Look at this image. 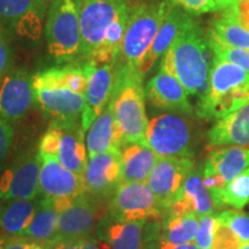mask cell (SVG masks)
Masks as SVG:
<instances>
[{
	"instance_id": "cell-18",
	"label": "cell",
	"mask_w": 249,
	"mask_h": 249,
	"mask_svg": "<svg viewBox=\"0 0 249 249\" xmlns=\"http://www.w3.org/2000/svg\"><path fill=\"white\" fill-rule=\"evenodd\" d=\"M39 158V191L45 197L75 198L87 194L82 176L71 172L52 156L37 152Z\"/></svg>"
},
{
	"instance_id": "cell-10",
	"label": "cell",
	"mask_w": 249,
	"mask_h": 249,
	"mask_svg": "<svg viewBox=\"0 0 249 249\" xmlns=\"http://www.w3.org/2000/svg\"><path fill=\"white\" fill-rule=\"evenodd\" d=\"M38 154L18 156L0 173V201L34 200L39 194Z\"/></svg>"
},
{
	"instance_id": "cell-48",
	"label": "cell",
	"mask_w": 249,
	"mask_h": 249,
	"mask_svg": "<svg viewBox=\"0 0 249 249\" xmlns=\"http://www.w3.org/2000/svg\"><path fill=\"white\" fill-rule=\"evenodd\" d=\"M43 1H44V2H46V4H48V5H51V4H52V2H53V1H55V0H43Z\"/></svg>"
},
{
	"instance_id": "cell-1",
	"label": "cell",
	"mask_w": 249,
	"mask_h": 249,
	"mask_svg": "<svg viewBox=\"0 0 249 249\" xmlns=\"http://www.w3.org/2000/svg\"><path fill=\"white\" fill-rule=\"evenodd\" d=\"M211 52L208 36L194 21L163 55L160 68L176 77L188 95L201 98L209 86Z\"/></svg>"
},
{
	"instance_id": "cell-43",
	"label": "cell",
	"mask_w": 249,
	"mask_h": 249,
	"mask_svg": "<svg viewBox=\"0 0 249 249\" xmlns=\"http://www.w3.org/2000/svg\"><path fill=\"white\" fill-rule=\"evenodd\" d=\"M85 241V240H83ZM83 241L75 242H60V244H54L50 246L49 249H82Z\"/></svg>"
},
{
	"instance_id": "cell-3",
	"label": "cell",
	"mask_w": 249,
	"mask_h": 249,
	"mask_svg": "<svg viewBox=\"0 0 249 249\" xmlns=\"http://www.w3.org/2000/svg\"><path fill=\"white\" fill-rule=\"evenodd\" d=\"M249 103V74L213 58L209 86L198 99L196 114L202 119H220Z\"/></svg>"
},
{
	"instance_id": "cell-24",
	"label": "cell",
	"mask_w": 249,
	"mask_h": 249,
	"mask_svg": "<svg viewBox=\"0 0 249 249\" xmlns=\"http://www.w3.org/2000/svg\"><path fill=\"white\" fill-rule=\"evenodd\" d=\"M207 139L209 145L214 148L249 145V103L218 119L208 132Z\"/></svg>"
},
{
	"instance_id": "cell-9",
	"label": "cell",
	"mask_w": 249,
	"mask_h": 249,
	"mask_svg": "<svg viewBox=\"0 0 249 249\" xmlns=\"http://www.w3.org/2000/svg\"><path fill=\"white\" fill-rule=\"evenodd\" d=\"M145 145L160 157L192 158V128L185 118L165 113L149 121Z\"/></svg>"
},
{
	"instance_id": "cell-28",
	"label": "cell",
	"mask_w": 249,
	"mask_h": 249,
	"mask_svg": "<svg viewBox=\"0 0 249 249\" xmlns=\"http://www.w3.org/2000/svg\"><path fill=\"white\" fill-rule=\"evenodd\" d=\"M58 224L59 211L53 200L50 197H44L43 200H39L35 216L21 236L39 242V244L48 245L57 234Z\"/></svg>"
},
{
	"instance_id": "cell-17",
	"label": "cell",
	"mask_w": 249,
	"mask_h": 249,
	"mask_svg": "<svg viewBox=\"0 0 249 249\" xmlns=\"http://www.w3.org/2000/svg\"><path fill=\"white\" fill-rule=\"evenodd\" d=\"M90 65L88 87L86 91V107L81 121L87 132L93 121L107 108L113 93L118 71L117 61L103 65Z\"/></svg>"
},
{
	"instance_id": "cell-16",
	"label": "cell",
	"mask_w": 249,
	"mask_h": 249,
	"mask_svg": "<svg viewBox=\"0 0 249 249\" xmlns=\"http://www.w3.org/2000/svg\"><path fill=\"white\" fill-rule=\"evenodd\" d=\"M249 167V149L238 145L217 148L208 155L203 182L208 191L219 189Z\"/></svg>"
},
{
	"instance_id": "cell-40",
	"label": "cell",
	"mask_w": 249,
	"mask_h": 249,
	"mask_svg": "<svg viewBox=\"0 0 249 249\" xmlns=\"http://www.w3.org/2000/svg\"><path fill=\"white\" fill-rule=\"evenodd\" d=\"M82 249H112V248L107 241H104L101 238L98 239L88 238L83 241Z\"/></svg>"
},
{
	"instance_id": "cell-47",
	"label": "cell",
	"mask_w": 249,
	"mask_h": 249,
	"mask_svg": "<svg viewBox=\"0 0 249 249\" xmlns=\"http://www.w3.org/2000/svg\"><path fill=\"white\" fill-rule=\"evenodd\" d=\"M240 249H249V242H247V244H245V245H241Z\"/></svg>"
},
{
	"instance_id": "cell-41",
	"label": "cell",
	"mask_w": 249,
	"mask_h": 249,
	"mask_svg": "<svg viewBox=\"0 0 249 249\" xmlns=\"http://www.w3.org/2000/svg\"><path fill=\"white\" fill-rule=\"evenodd\" d=\"M29 239L24 236H12L11 241L6 249H28L29 246Z\"/></svg>"
},
{
	"instance_id": "cell-34",
	"label": "cell",
	"mask_w": 249,
	"mask_h": 249,
	"mask_svg": "<svg viewBox=\"0 0 249 249\" xmlns=\"http://www.w3.org/2000/svg\"><path fill=\"white\" fill-rule=\"evenodd\" d=\"M217 227L216 216L205 214L198 217V231L195 238V244L200 249L213 248L214 231Z\"/></svg>"
},
{
	"instance_id": "cell-31",
	"label": "cell",
	"mask_w": 249,
	"mask_h": 249,
	"mask_svg": "<svg viewBox=\"0 0 249 249\" xmlns=\"http://www.w3.org/2000/svg\"><path fill=\"white\" fill-rule=\"evenodd\" d=\"M198 231V216H167L163 224L161 240L173 245L191 244L195 240Z\"/></svg>"
},
{
	"instance_id": "cell-15",
	"label": "cell",
	"mask_w": 249,
	"mask_h": 249,
	"mask_svg": "<svg viewBox=\"0 0 249 249\" xmlns=\"http://www.w3.org/2000/svg\"><path fill=\"white\" fill-rule=\"evenodd\" d=\"M193 170L194 161L192 158L158 157L147 185L160 200L166 213L171 202L178 195Z\"/></svg>"
},
{
	"instance_id": "cell-2",
	"label": "cell",
	"mask_w": 249,
	"mask_h": 249,
	"mask_svg": "<svg viewBox=\"0 0 249 249\" xmlns=\"http://www.w3.org/2000/svg\"><path fill=\"white\" fill-rule=\"evenodd\" d=\"M143 77L144 75L139 71L118 64L116 85L108 104L124 134L126 144L140 143L145 145L149 120L144 107Z\"/></svg>"
},
{
	"instance_id": "cell-21",
	"label": "cell",
	"mask_w": 249,
	"mask_h": 249,
	"mask_svg": "<svg viewBox=\"0 0 249 249\" xmlns=\"http://www.w3.org/2000/svg\"><path fill=\"white\" fill-rule=\"evenodd\" d=\"M145 97L152 105L163 110L193 114L194 108L188 101L183 86L170 73L160 70L145 86Z\"/></svg>"
},
{
	"instance_id": "cell-4",
	"label": "cell",
	"mask_w": 249,
	"mask_h": 249,
	"mask_svg": "<svg viewBox=\"0 0 249 249\" xmlns=\"http://www.w3.org/2000/svg\"><path fill=\"white\" fill-rule=\"evenodd\" d=\"M174 2L172 0H142L130 5L118 64L139 71Z\"/></svg>"
},
{
	"instance_id": "cell-22",
	"label": "cell",
	"mask_w": 249,
	"mask_h": 249,
	"mask_svg": "<svg viewBox=\"0 0 249 249\" xmlns=\"http://www.w3.org/2000/svg\"><path fill=\"white\" fill-rule=\"evenodd\" d=\"M194 21L191 14L187 13L180 6L174 4L158 30L157 36L140 68V73L145 75L154 67L156 61L163 58V55L166 53L167 50L171 48L174 40L178 38L180 34L191 26Z\"/></svg>"
},
{
	"instance_id": "cell-6",
	"label": "cell",
	"mask_w": 249,
	"mask_h": 249,
	"mask_svg": "<svg viewBox=\"0 0 249 249\" xmlns=\"http://www.w3.org/2000/svg\"><path fill=\"white\" fill-rule=\"evenodd\" d=\"M38 152L57 158L66 169L83 176L88 164V151L81 118L51 120L39 142Z\"/></svg>"
},
{
	"instance_id": "cell-39",
	"label": "cell",
	"mask_w": 249,
	"mask_h": 249,
	"mask_svg": "<svg viewBox=\"0 0 249 249\" xmlns=\"http://www.w3.org/2000/svg\"><path fill=\"white\" fill-rule=\"evenodd\" d=\"M233 15V18L249 30V0H236V2L226 9Z\"/></svg>"
},
{
	"instance_id": "cell-37",
	"label": "cell",
	"mask_w": 249,
	"mask_h": 249,
	"mask_svg": "<svg viewBox=\"0 0 249 249\" xmlns=\"http://www.w3.org/2000/svg\"><path fill=\"white\" fill-rule=\"evenodd\" d=\"M12 58H13V52H12L7 34H6V30L0 27V83L11 71Z\"/></svg>"
},
{
	"instance_id": "cell-26",
	"label": "cell",
	"mask_w": 249,
	"mask_h": 249,
	"mask_svg": "<svg viewBox=\"0 0 249 249\" xmlns=\"http://www.w3.org/2000/svg\"><path fill=\"white\" fill-rule=\"evenodd\" d=\"M158 157L150 148L128 143L121 149V182H147Z\"/></svg>"
},
{
	"instance_id": "cell-13",
	"label": "cell",
	"mask_w": 249,
	"mask_h": 249,
	"mask_svg": "<svg viewBox=\"0 0 249 249\" xmlns=\"http://www.w3.org/2000/svg\"><path fill=\"white\" fill-rule=\"evenodd\" d=\"M33 76L26 70H13L0 83V117L11 124L23 119L36 102Z\"/></svg>"
},
{
	"instance_id": "cell-11",
	"label": "cell",
	"mask_w": 249,
	"mask_h": 249,
	"mask_svg": "<svg viewBox=\"0 0 249 249\" xmlns=\"http://www.w3.org/2000/svg\"><path fill=\"white\" fill-rule=\"evenodd\" d=\"M49 5L43 0H0V27L30 39L42 35Z\"/></svg>"
},
{
	"instance_id": "cell-36",
	"label": "cell",
	"mask_w": 249,
	"mask_h": 249,
	"mask_svg": "<svg viewBox=\"0 0 249 249\" xmlns=\"http://www.w3.org/2000/svg\"><path fill=\"white\" fill-rule=\"evenodd\" d=\"M172 1L185 9L187 13L193 15L219 12V7L214 0H172Z\"/></svg>"
},
{
	"instance_id": "cell-42",
	"label": "cell",
	"mask_w": 249,
	"mask_h": 249,
	"mask_svg": "<svg viewBox=\"0 0 249 249\" xmlns=\"http://www.w3.org/2000/svg\"><path fill=\"white\" fill-rule=\"evenodd\" d=\"M158 249H200L197 247V245L194 244V242H191V244H185V245H173L170 244V242H166L164 240H160V247Z\"/></svg>"
},
{
	"instance_id": "cell-46",
	"label": "cell",
	"mask_w": 249,
	"mask_h": 249,
	"mask_svg": "<svg viewBox=\"0 0 249 249\" xmlns=\"http://www.w3.org/2000/svg\"><path fill=\"white\" fill-rule=\"evenodd\" d=\"M28 249H49V247L44 244H39V242L36 241H29Z\"/></svg>"
},
{
	"instance_id": "cell-29",
	"label": "cell",
	"mask_w": 249,
	"mask_h": 249,
	"mask_svg": "<svg viewBox=\"0 0 249 249\" xmlns=\"http://www.w3.org/2000/svg\"><path fill=\"white\" fill-rule=\"evenodd\" d=\"M208 38L223 45L249 51V30L242 27L227 11L222 12L220 17L213 18Z\"/></svg>"
},
{
	"instance_id": "cell-32",
	"label": "cell",
	"mask_w": 249,
	"mask_h": 249,
	"mask_svg": "<svg viewBox=\"0 0 249 249\" xmlns=\"http://www.w3.org/2000/svg\"><path fill=\"white\" fill-rule=\"evenodd\" d=\"M216 219L219 224L229 227L238 236L241 245L249 242V216L244 211L236 209L224 210L216 214Z\"/></svg>"
},
{
	"instance_id": "cell-14",
	"label": "cell",
	"mask_w": 249,
	"mask_h": 249,
	"mask_svg": "<svg viewBox=\"0 0 249 249\" xmlns=\"http://www.w3.org/2000/svg\"><path fill=\"white\" fill-rule=\"evenodd\" d=\"M36 102L45 114L53 119L68 120L82 117L86 107V95L59 83L34 79Z\"/></svg>"
},
{
	"instance_id": "cell-20",
	"label": "cell",
	"mask_w": 249,
	"mask_h": 249,
	"mask_svg": "<svg viewBox=\"0 0 249 249\" xmlns=\"http://www.w3.org/2000/svg\"><path fill=\"white\" fill-rule=\"evenodd\" d=\"M217 207L213 196L203 182V177L198 173V171L193 170L178 195L171 202L166 214L185 216L193 213L201 217L214 213Z\"/></svg>"
},
{
	"instance_id": "cell-45",
	"label": "cell",
	"mask_w": 249,
	"mask_h": 249,
	"mask_svg": "<svg viewBox=\"0 0 249 249\" xmlns=\"http://www.w3.org/2000/svg\"><path fill=\"white\" fill-rule=\"evenodd\" d=\"M11 235H0V249H6L11 241Z\"/></svg>"
},
{
	"instance_id": "cell-12",
	"label": "cell",
	"mask_w": 249,
	"mask_h": 249,
	"mask_svg": "<svg viewBox=\"0 0 249 249\" xmlns=\"http://www.w3.org/2000/svg\"><path fill=\"white\" fill-rule=\"evenodd\" d=\"M98 222L97 208L88 194H82L71 200L59 213L58 231L50 246L60 242H75L88 239Z\"/></svg>"
},
{
	"instance_id": "cell-27",
	"label": "cell",
	"mask_w": 249,
	"mask_h": 249,
	"mask_svg": "<svg viewBox=\"0 0 249 249\" xmlns=\"http://www.w3.org/2000/svg\"><path fill=\"white\" fill-rule=\"evenodd\" d=\"M38 204L36 198L0 201V227L8 234L21 236L30 225Z\"/></svg>"
},
{
	"instance_id": "cell-30",
	"label": "cell",
	"mask_w": 249,
	"mask_h": 249,
	"mask_svg": "<svg viewBox=\"0 0 249 249\" xmlns=\"http://www.w3.org/2000/svg\"><path fill=\"white\" fill-rule=\"evenodd\" d=\"M210 194L217 208L242 209L249 200V167L222 188L210 191Z\"/></svg>"
},
{
	"instance_id": "cell-5",
	"label": "cell",
	"mask_w": 249,
	"mask_h": 249,
	"mask_svg": "<svg viewBox=\"0 0 249 249\" xmlns=\"http://www.w3.org/2000/svg\"><path fill=\"white\" fill-rule=\"evenodd\" d=\"M44 28L50 55L58 62L81 65L82 37L79 2L76 0H55L52 2Z\"/></svg>"
},
{
	"instance_id": "cell-44",
	"label": "cell",
	"mask_w": 249,
	"mask_h": 249,
	"mask_svg": "<svg viewBox=\"0 0 249 249\" xmlns=\"http://www.w3.org/2000/svg\"><path fill=\"white\" fill-rule=\"evenodd\" d=\"M214 1H216L218 7H219V12H224L234 5L236 0H214Z\"/></svg>"
},
{
	"instance_id": "cell-33",
	"label": "cell",
	"mask_w": 249,
	"mask_h": 249,
	"mask_svg": "<svg viewBox=\"0 0 249 249\" xmlns=\"http://www.w3.org/2000/svg\"><path fill=\"white\" fill-rule=\"evenodd\" d=\"M211 51L213 53V58L218 60L226 61L229 64L234 65V66L241 68L246 73L249 74V51L244 49L231 48L220 44V43L214 42V40L208 38Z\"/></svg>"
},
{
	"instance_id": "cell-38",
	"label": "cell",
	"mask_w": 249,
	"mask_h": 249,
	"mask_svg": "<svg viewBox=\"0 0 249 249\" xmlns=\"http://www.w3.org/2000/svg\"><path fill=\"white\" fill-rule=\"evenodd\" d=\"M14 139V129L12 124L0 117V165L5 160Z\"/></svg>"
},
{
	"instance_id": "cell-23",
	"label": "cell",
	"mask_w": 249,
	"mask_h": 249,
	"mask_svg": "<svg viewBox=\"0 0 249 249\" xmlns=\"http://www.w3.org/2000/svg\"><path fill=\"white\" fill-rule=\"evenodd\" d=\"M88 157L107 151H121L126 141L121 129L114 119L110 104L93 121L86 136Z\"/></svg>"
},
{
	"instance_id": "cell-35",
	"label": "cell",
	"mask_w": 249,
	"mask_h": 249,
	"mask_svg": "<svg viewBox=\"0 0 249 249\" xmlns=\"http://www.w3.org/2000/svg\"><path fill=\"white\" fill-rule=\"evenodd\" d=\"M241 242L229 227L217 222L211 249H240Z\"/></svg>"
},
{
	"instance_id": "cell-25",
	"label": "cell",
	"mask_w": 249,
	"mask_h": 249,
	"mask_svg": "<svg viewBox=\"0 0 249 249\" xmlns=\"http://www.w3.org/2000/svg\"><path fill=\"white\" fill-rule=\"evenodd\" d=\"M144 225L145 223L120 222L108 217L99 222L98 238L107 241L112 249H144Z\"/></svg>"
},
{
	"instance_id": "cell-19",
	"label": "cell",
	"mask_w": 249,
	"mask_h": 249,
	"mask_svg": "<svg viewBox=\"0 0 249 249\" xmlns=\"http://www.w3.org/2000/svg\"><path fill=\"white\" fill-rule=\"evenodd\" d=\"M121 151H107L89 158L83 173L87 194L105 195L121 183Z\"/></svg>"
},
{
	"instance_id": "cell-8",
	"label": "cell",
	"mask_w": 249,
	"mask_h": 249,
	"mask_svg": "<svg viewBox=\"0 0 249 249\" xmlns=\"http://www.w3.org/2000/svg\"><path fill=\"white\" fill-rule=\"evenodd\" d=\"M166 210L147 182H121L114 191L110 217L120 222L147 223L160 219Z\"/></svg>"
},
{
	"instance_id": "cell-7",
	"label": "cell",
	"mask_w": 249,
	"mask_h": 249,
	"mask_svg": "<svg viewBox=\"0 0 249 249\" xmlns=\"http://www.w3.org/2000/svg\"><path fill=\"white\" fill-rule=\"evenodd\" d=\"M82 37L81 65L90 64L101 48L112 23L117 20L128 0H77Z\"/></svg>"
}]
</instances>
